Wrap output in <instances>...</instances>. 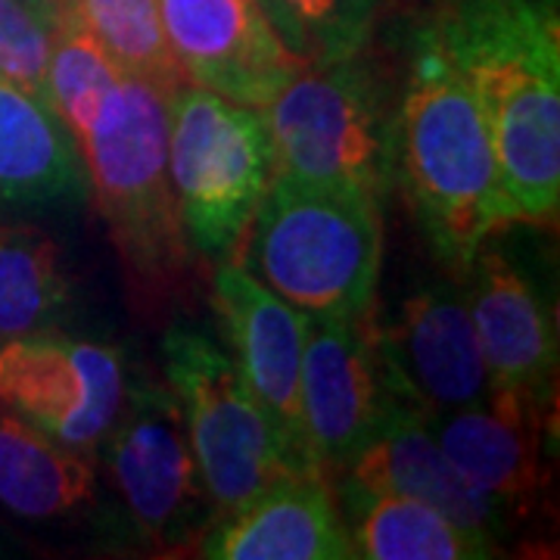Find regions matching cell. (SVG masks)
<instances>
[{
  "instance_id": "obj_23",
  "label": "cell",
  "mask_w": 560,
  "mask_h": 560,
  "mask_svg": "<svg viewBox=\"0 0 560 560\" xmlns=\"http://www.w3.org/2000/svg\"><path fill=\"white\" fill-rule=\"evenodd\" d=\"M119 79L121 69L103 50L101 40L81 25L75 10L57 20L47 66V97L72 138L81 140L88 135Z\"/></svg>"
},
{
  "instance_id": "obj_25",
  "label": "cell",
  "mask_w": 560,
  "mask_h": 560,
  "mask_svg": "<svg viewBox=\"0 0 560 560\" xmlns=\"http://www.w3.org/2000/svg\"><path fill=\"white\" fill-rule=\"evenodd\" d=\"M57 22L32 0H0V75L38 101L47 97V66Z\"/></svg>"
},
{
  "instance_id": "obj_15",
  "label": "cell",
  "mask_w": 560,
  "mask_h": 560,
  "mask_svg": "<svg viewBox=\"0 0 560 560\" xmlns=\"http://www.w3.org/2000/svg\"><path fill=\"white\" fill-rule=\"evenodd\" d=\"M346 480L371 492L420 501L460 529L492 541L511 526L499 504L477 492L445 458L418 408L401 399L389 401L377 433L346 467Z\"/></svg>"
},
{
  "instance_id": "obj_26",
  "label": "cell",
  "mask_w": 560,
  "mask_h": 560,
  "mask_svg": "<svg viewBox=\"0 0 560 560\" xmlns=\"http://www.w3.org/2000/svg\"><path fill=\"white\" fill-rule=\"evenodd\" d=\"M32 3H38L40 10H44V13H47L54 22L62 20L66 13H72V10H75V7H72V0H32Z\"/></svg>"
},
{
  "instance_id": "obj_22",
  "label": "cell",
  "mask_w": 560,
  "mask_h": 560,
  "mask_svg": "<svg viewBox=\"0 0 560 560\" xmlns=\"http://www.w3.org/2000/svg\"><path fill=\"white\" fill-rule=\"evenodd\" d=\"M72 7L125 75L153 81L172 94L184 84L156 0H72Z\"/></svg>"
},
{
  "instance_id": "obj_19",
  "label": "cell",
  "mask_w": 560,
  "mask_h": 560,
  "mask_svg": "<svg viewBox=\"0 0 560 560\" xmlns=\"http://www.w3.org/2000/svg\"><path fill=\"white\" fill-rule=\"evenodd\" d=\"M342 521L368 560H482L499 555V541L460 529L440 511L415 499L383 495L342 482Z\"/></svg>"
},
{
  "instance_id": "obj_7",
  "label": "cell",
  "mask_w": 560,
  "mask_h": 560,
  "mask_svg": "<svg viewBox=\"0 0 560 560\" xmlns=\"http://www.w3.org/2000/svg\"><path fill=\"white\" fill-rule=\"evenodd\" d=\"M168 175L187 246L212 259L231 253L275 178L265 121L184 81L168 101Z\"/></svg>"
},
{
  "instance_id": "obj_14",
  "label": "cell",
  "mask_w": 560,
  "mask_h": 560,
  "mask_svg": "<svg viewBox=\"0 0 560 560\" xmlns=\"http://www.w3.org/2000/svg\"><path fill=\"white\" fill-rule=\"evenodd\" d=\"M467 268V308L489 368L492 393L523 401L548 418L555 401L558 340L545 300L499 249H480Z\"/></svg>"
},
{
  "instance_id": "obj_12",
  "label": "cell",
  "mask_w": 560,
  "mask_h": 560,
  "mask_svg": "<svg viewBox=\"0 0 560 560\" xmlns=\"http://www.w3.org/2000/svg\"><path fill=\"white\" fill-rule=\"evenodd\" d=\"M300 396L305 442L315 464L324 474L346 470L396 399L364 320L308 315Z\"/></svg>"
},
{
  "instance_id": "obj_9",
  "label": "cell",
  "mask_w": 560,
  "mask_h": 560,
  "mask_svg": "<svg viewBox=\"0 0 560 560\" xmlns=\"http://www.w3.org/2000/svg\"><path fill=\"white\" fill-rule=\"evenodd\" d=\"M106 470L128 517L156 545H180L212 511L172 393L138 386L106 433Z\"/></svg>"
},
{
  "instance_id": "obj_17",
  "label": "cell",
  "mask_w": 560,
  "mask_h": 560,
  "mask_svg": "<svg viewBox=\"0 0 560 560\" xmlns=\"http://www.w3.org/2000/svg\"><path fill=\"white\" fill-rule=\"evenodd\" d=\"M212 560H349L355 548L327 477H293L219 517L200 541Z\"/></svg>"
},
{
  "instance_id": "obj_4",
  "label": "cell",
  "mask_w": 560,
  "mask_h": 560,
  "mask_svg": "<svg viewBox=\"0 0 560 560\" xmlns=\"http://www.w3.org/2000/svg\"><path fill=\"white\" fill-rule=\"evenodd\" d=\"M168 101L153 81L125 75L79 140L121 259L143 290H172L187 268V237L168 175Z\"/></svg>"
},
{
  "instance_id": "obj_6",
  "label": "cell",
  "mask_w": 560,
  "mask_h": 560,
  "mask_svg": "<svg viewBox=\"0 0 560 560\" xmlns=\"http://www.w3.org/2000/svg\"><path fill=\"white\" fill-rule=\"evenodd\" d=\"M275 175L383 200L396 175L393 125L377 79L352 60L305 66L259 109Z\"/></svg>"
},
{
  "instance_id": "obj_1",
  "label": "cell",
  "mask_w": 560,
  "mask_h": 560,
  "mask_svg": "<svg viewBox=\"0 0 560 560\" xmlns=\"http://www.w3.org/2000/svg\"><path fill=\"white\" fill-rule=\"evenodd\" d=\"M420 35L480 103L508 221L560 206V20L555 0H433Z\"/></svg>"
},
{
  "instance_id": "obj_24",
  "label": "cell",
  "mask_w": 560,
  "mask_h": 560,
  "mask_svg": "<svg viewBox=\"0 0 560 560\" xmlns=\"http://www.w3.org/2000/svg\"><path fill=\"white\" fill-rule=\"evenodd\" d=\"M377 0H275V28L308 66L359 57Z\"/></svg>"
},
{
  "instance_id": "obj_8",
  "label": "cell",
  "mask_w": 560,
  "mask_h": 560,
  "mask_svg": "<svg viewBox=\"0 0 560 560\" xmlns=\"http://www.w3.org/2000/svg\"><path fill=\"white\" fill-rule=\"evenodd\" d=\"M125 401L113 346L38 330L0 342V405L66 448L91 455Z\"/></svg>"
},
{
  "instance_id": "obj_5",
  "label": "cell",
  "mask_w": 560,
  "mask_h": 560,
  "mask_svg": "<svg viewBox=\"0 0 560 560\" xmlns=\"http://www.w3.org/2000/svg\"><path fill=\"white\" fill-rule=\"evenodd\" d=\"M162 359L215 521L246 508L278 482L324 477L296 458L249 396L234 359L209 337L175 327L162 340Z\"/></svg>"
},
{
  "instance_id": "obj_20",
  "label": "cell",
  "mask_w": 560,
  "mask_h": 560,
  "mask_svg": "<svg viewBox=\"0 0 560 560\" xmlns=\"http://www.w3.org/2000/svg\"><path fill=\"white\" fill-rule=\"evenodd\" d=\"M94 499V464L13 411H0V504L28 521H54Z\"/></svg>"
},
{
  "instance_id": "obj_16",
  "label": "cell",
  "mask_w": 560,
  "mask_h": 560,
  "mask_svg": "<svg viewBox=\"0 0 560 560\" xmlns=\"http://www.w3.org/2000/svg\"><path fill=\"white\" fill-rule=\"evenodd\" d=\"M445 458L514 521L529 514L545 489L539 411L492 393L486 405L423 415Z\"/></svg>"
},
{
  "instance_id": "obj_13",
  "label": "cell",
  "mask_w": 560,
  "mask_h": 560,
  "mask_svg": "<svg viewBox=\"0 0 560 560\" xmlns=\"http://www.w3.org/2000/svg\"><path fill=\"white\" fill-rule=\"evenodd\" d=\"M215 308L249 396L290 442L296 458L315 474H324L308 452L302 427L300 377L308 315L275 296L237 261L221 265L215 275Z\"/></svg>"
},
{
  "instance_id": "obj_27",
  "label": "cell",
  "mask_w": 560,
  "mask_h": 560,
  "mask_svg": "<svg viewBox=\"0 0 560 560\" xmlns=\"http://www.w3.org/2000/svg\"><path fill=\"white\" fill-rule=\"evenodd\" d=\"M261 10H265V16L271 20V25H275V0H256Z\"/></svg>"
},
{
  "instance_id": "obj_11",
  "label": "cell",
  "mask_w": 560,
  "mask_h": 560,
  "mask_svg": "<svg viewBox=\"0 0 560 560\" xmlns=\"http://www.w3.org/2000/svg\"><path fill=\"white\" fill-rule=\"evenodd\" d=\"M184 81L259 113L308 62L256 0H156Z\"/></svg>"
},
{
  "instance_id": "obj_3",
  "label": "cell",
  "mask_w": 560,
  "mask_h": 560,
  "mask_svg": "<svg viewBox=\"0 0 560 560\" xmlns=\"http://www.w3.org/2000/svg\"><path fill=\"white\" fill-rule=\"evenodd\" d=\"M249 221L237 265L275 296L305 315L364 318L381 278V200L275 175Z\"/></svg>"
},
{
  "instance_id": "obj_18",
  "label": "cell",
  "mask_w": 560,
  "mask_h": 560,
  "mask_svg": "<svg viewBox=\"0 0 560 560\" xmlns=\"http://www.w3.org/2000/svg\"><path fill=\"white\" fill-rule=\"evenodd\" d=\"M79 140L16 81L0 75V206L50 209L88 197Z\"/></svg>"
},
{
  "instance_id": "obj_2",
  "label": "cell",
  "mask_w": 560,
  "mask_h": 560,
  "mask_svg": "<svg viewBox=\"0 0 560 560\" xmlns=\"http://www.w3.org/2000/svg\"><path fill=\"white\" fill-rule=\"evenodd\" d=\"M393 150L401 190L433 253L464 271L511 221L480 103L423 35L393 125Z\"/></svg>"
},
{
  "instance_id": "obj_10",
  "label": "cell",
  "mask_w": 560,
  "mask_h": 560,
  "mask_svg": "<svg viewBox=\"0 0 560 560\" xmlns=\"http://www.w3.org/2000/svg\"><path fill=\"white\" fill-rule=\"evenodd\" d=\"M368 334L389 393L420 415L477 408L492 396L489 368L458 287H423Z\"/></svg>"
},
{
  "instance_id": "obj_21",
  "label": "cell",
  "mask_w": 560,
  "mask_h": 560,
  "mask_svg": "<svg viewBox=\"0 0 560 560\" xmlns=\"http://www.w3.org/2000/svg\"><path fill=\"white\" fill-rule=\"evenodd\" d=\"M69 302L57 241L35 224L0 221V342L50 330Z\"/></svg>"
}]
</instances>
